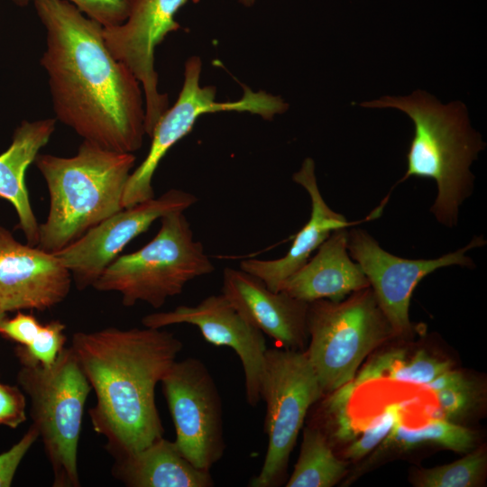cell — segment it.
<instances>
[{
  "mask_svg": "<svg viewBox=\"0 0 487 487\" xmlns=\"http://www.w3.org/2000/svg\"><path fill=\"white\" fill-rule=\"evenodd\" d=\"M31 3L45 30L40 63L55 119L105 149L140 150L146 135L142 87L108 49L104 26L67 0Z\"/></svg>",
  "mask_w": 487,
  "mask_h": 487,
  "instance_id": "1",
  "label": "cell"
},
{
  "mask_svg": "<svg viewBox=\"0 0 487 487\" xmlns=\"http://www.w3.org/2000/svg\"><path fill=\"white\" fill-rule=\"evenodd\" d=\"M70 346L95 392L93 429L115 459L163 436L155 388L183 347L178 337L162 328L107 327L74 333Z\"/></svg>",
  "mask_w": 487,
  "mask_h": 487,
  "instance_id": "2",
  "label": "cell"
},
{
  "mask_svg": "<svg viewBox=\"0 0 487 487\" xmlns=\"http://www.w3.org/2000/svg\"><path fill=\"white\" fill-rule=\"evenodd\" d=\"M133 153L82 141L73 156L39 153L34 164L43 177L50 208L39 225L37 247L55 253L121 210Z\"/></svg>",
  "mask_w": 487,
  "mask_h": 487,
  "instance_id": "3",
  "label": "cell"
},
{
  "mask_svg": "<svg viewBox=\"0 0 487 487\" xmlns=\"http://www.w3.org/2000/svg\"><path fill=\"white\" fill-rule=\"evenodd\" d=\"M362 106L394 107L410 117L414 136L407 153V171L398 183L409 177L434 179L437 196L431 212L446 226L455 225L459 207L472 193L470 166L483 148L469 125L464 106L442 105L422 91L404 97L384 96Z\"/></svg>",
  "mask_w": 487,
  "mask_h": 487,
  "instance_id": "4",
  "label": "cell"
},
{
  "mask_svg": "<svg viewBox=\"0 0 487 487\" xmlns=\"http://www.w3.org/2000/svg\"><path fill=\"white\" fill-rule=\"evenodd\" d=\"M160 221L155 236L141 249L114 260L93 284L95 289L120 293L125 307L144 302L160 308L188 282L215 271L184 212L169 213Z\"/></svg>",
  "mask_w": 487,
  "mask_h": 487,
  "instance_id": "5",
  "label": "cell"
},
{
  "mask_svg": "<svg viewBox=\"0 0 487 487\" xmlns=\"http://www.w3.org/2000/svg\"><path fill=\"white\" fill-rule=\"evenodd\" d=\"M19 387L30 399V417L51 466L54 487L80 486L78 447L91 386L71 346L50 366H22Z\"/></svg>",
  "mask_w": 487,
  "mask_h": 487,
  "instance_id": "6",
  "label": "cell"
},
{
  "mask_svg": "<svg viewBox=\"0 0 487 487\" xmlns=\"http://www.w3.org/2000/svg\"><path fill=\"white\" fill-rule=\"evenodd\" d=\"M307 356L324 393L352 381L364 358L393 333L370 287L345 301L308 303Z\"/></svg>",
  "mask_w": 487,
  "mask_h": 487,
  "instance_id": "7",
  "label": "cell"
},
{
  "mask_svg": "<svg viewBox=\"0 0 487 487\" xmlns=\"http://www.w3.org/2000/svg\"><path fill=\"white\" fill-rule=\"evenodd\" d=\"M323 394L306 352L267 348L261 397L266 404L268 447L261 471L249 486L280 484L307 413Z\"/></svg>",
  "mask_w": 487,
  "mask_h": 487,
  "instance_id": "8",
  "label": "cell"
},
{
  "mask_svg": "<svg viewBox=\"0 0 487 487\" xmlns=\"http://www.w3.org/2000/svg\"><path fill=\"white\" fill-rule=\"evenodd\" d=\"M201 69L202 62L198 56H192L185 62L181 90L174 105L156 124L146 157L132 171L124 191L123 207L154 198L152 179L161 161L176 142L191 131L202 115L222 111L249 112L271 120L288 108L280 97L249 88L238 100L219 102L216 98L215 87L200 86Z\"/></svg>",
  "mask_w": 487,
  "mask_h": 487,
  "instance_id": "9",
  "label": "cell"
},
{
  "mask_svg": "<svg viewBox=\"0 0 487 487\" xmlns=\"http://www.w3.org/2000/svg\"><path fill=\"white\" fill-rule=\"evenodd\" d=\"M161 383L179 450L195 467L209 471L225 443L222 400L208 369L197 358L176 360Z\"/></svg>",
  "mask_w": 487,
  "mask_h": 487,
  "instance_id": "10",
  "label": "cell"
},
{
  "mask_svg": "<svg viewBox=\"0 0 487 487\" xmlns=\"http://www.w3.org/2000/svg\"><path fill=\"white\" fill-rule=\"evenodd\" d=\"M482 236H475L464 247L435 259H406L382 249L366 231H348L347 248L368 280L376 301L393 333L407 334L412 329L409 309L414 289L418 282L437 269L458 265L473 268L465 255L471 249L485 244Z\"/></svg>",
  "mask_w": 487,
  "mask_h": 487,
  "instance_id": "11",
  "label": "cell"
},
{
  "mask_svg": "<svg viewBox=\"0 0 487 487\" xmlns=\"http://www.w3.org/2000/svg\"><path fill=\"white\" fill-rule=\"evenodd\" d=\"M198 200L190 192L169 189L158 198L122 208L55 254L70 272L77 289L92 287L124 248L157 219L171 212H185Z\"/></svg>",
  "mask_w": 487,
  "mask_h": 487,
  "instance_id": "12",
  "label": "cell"
},
{
  "mask_svg": "<svg viewBox=\"0 0 487 487\" xmlns=\"http://www.w3.org/2000/svg\"><path fill=\"white\" fill-rule=\"evenodd\" d=\"M142 323L152 328L176 324L193 325L208 343L231 347L242 363L248 404L255 407L262 400L261 385L267 351L263 333L222 293L210 295L196 306L181 305L172 310L148 314L142 318Z\"/></svg>",
  "mask_w": 487,
  "mask_h": 487,
  "instance_id": "13",
  "label": "cell"
},
{
  "mask_svg": "<svg viewBox=\"0 0 487 487\" xmlns=\"http://www.w3.org/2000/svg\"><path fill=\"white\" fill-rule=\"evenodd\" d=\"M72 277L55 253L22 244L0 225V311H45L69 295Z\"/></svg>",
  "mask_w": 487,
  "mask_h": 487,
  "instance_id": "14",
  "label": "cell"
},
{
  "mask_svg": "<svg viewBox=\"0 0 487 487\" xmlns=\"http://www.w3.org/2000/svg\"><path fill=\"white\" fill-rule=\"evenodd\" d=\"M221 293L282 348L300 351L304 346L308 303L281 290L273 291L259 278L230 267L223 271Z\"/></svg>",
  "mask_w": 487,
  "mask_h": 487,
  "instance_id": "15",
  "label": "cell"
},
{
  "mask_svg": "<svg viewBox=\"0 0 487 487\" xmlns=\"http://www.w3.org/2000/svg\"><path fill=\"white\" fill-rule=\"evenodd\" d=\"M293 180L308 192L311 202V214L306 225L295 235L287 253L278 259H245L240 269L259 278L273 291H280L283 282L302 267L314 251L335 230L354 225L342 214L329 207L317 186L315 163L311 158L304 160L300 169L294 173Z\"/></svg>",
  "mask_w": 487,
  "mask_h": 487,
  "instance_id": "16",
  "label": "cell"
},
{
  "mask_svg": "<svg viewBox=\"0 0 487 487\" xmlns=\"http://www.w3.org/2000/svg\"><path fill=\"white\" fill-rule=\"evenodd\" d=\"M348 227L332 232L313 257L291 274L280 290L307 303L342 301L350 293L370 287L361 267L347 248Z\"/></svg>",
  "mask_w": 487,
  "mask_h": 487,
  "instance_id": "17",
  "label": "cell"
},
{
  "mask_svg": "<svg viewBox=\"0 0 487 487\" xmlns=\"http://www.w3.org/2000/svg\"><path fill=\"white\" fill-rule=\"evenodd\" d=\"M188 0H134L126 21L105 27V41L112 54L137 77L150 78L156 72V47L177 31V12Z\"/></svg>",
  "mask_w": 487,
  "mask_h": 487,
  "instance_id": "18",
  "label": "cell"
},
{
  "mask_svg": "<svg viewBox=\"0 0 487 487\" xmlns=\"http://www.w3.org/2000/svg\"><path fill=\"white\" fill-rule=\"evenodd\" d=\"M56 123L55 118L23 120L13 133L11 144L0 154V198L13 206L18 228L27 244L33 246L38 244L40 224L30 201L25 174L49 142Z\"/></svg>",
  "mask_w": 487,
  "mask_h": 487,
  "instance_id": "19",
  "label": "cell"
},
{
  "mask_svg": "<svg viewBox=\"0 0 487 487\" xmlns=\"http://www.w3.org/2000/svg\"><path fill=\"white\" fill-rule=\"evenodd\" d=\"M113 476L129 487H212L209 471L195 467L175 441L163 436L142 450L115 459Z\"/></svg>",
  "mask_w": 487,
  "mask_h": 487,
  "instance_id": "20",
  "label": "cell"
},
{
  "mask_svg": "<svg viewBox=\"0 0 487 487\" xmlns=\"http://www.w3.org/2000/svg\"><path fill=\"white\" fill-rule=\"evenodd\" d=\"M347 464L338 459L325 433L307 427L294 470L287 487H332L345 475Z\"/></svg>",
  "mask_w": 487,
  "mask_h": 487,
  "instance_id": "21",
  "label": "cell"
},
{
  "mask_svg": "<svg viewBox=\"0 0 487 487\" xmlns=\"http://www.w3.org/2000/svg\"><path fill=\"white\" fill-rule=\"evenodd\" d=\"M451 368L449 361H442L420 350L410 359L403 351L389 352L372 360L354 379L355 387L370 380L389 378L398 381L427 385Z\"/></svg>",
  "mask_w": 487,
  "mask_h": 487,
  "instance_id": "22",
  "label": "cell"
},
{
  "mask_svg": "<svg viewBox=\"0 0 487 487\" xmlns=\"http://www.w3.org/2000/svg\"><path fill=\"white\" fill-rule=\"evenodd\" d=\"M475 443V432L452 421L435 418L417 428L409 427L402 420L399 421L385 438L384 445L407 450L424 444H434L455 452L468 453Z\"/></svg>",
  "mask_w": 487,
  "mask_h": 487,
  "instance_id": "23",
  "label": "cell"
},
{
  "mask_svg": "<svg viewBox=\"0 0 487 487\" xmlns=\"http://www.w3.org/2000/svg\"><path fill=\"white\" fill-rule=\"evenodd\" d=\"M487 465L483 449L469 453L451 464L422 470L414 479L418 487H473L482 480Z\"/></svg>",
  "mask_w": 487,
  "mask_h": 487,
  "instance_id": "24",
  "label": "cell"
},
{
  "mask_svg": "<svg viewBox=\"0 0 487 487\" xmlns=\"http://www.w3.org/2000/svg\"><path fill=\"white\" fill-rule=\"evenodd\" d=\"M66 325L60 320L42 324L41 327L28 345H17L14 354L22 366H50L54 363L64 348L67 337Z\"/></svg>",
  "mask_w": 487,
  "mask_h": 487,
  "instance_id": "25",
  "label": "cell"
},
{
  "mask_svg": "<svg viewBox=\"0 0 487 487\" xmlns=\"http://www.w3.org/2000/svg\"><path fill=\"white\" fill-rule=\"evenodd\" d=\"M402 420L401 408L398 404H391L374 417L366 426L362 436L353 441L345 451V456L350 459H359L389 436L395 425Z\"/></svg>",
  "mask_w": 487,
  "mask_h": 487,
  "instance_id": "26",
  "label": "cell"
},
{
  "mask_svg": "<svg viewBox=\"0 0 487 487\" xmlns=\"http://www.w3.org/2000/svg\"><path fill=\"white\" fill-rule=\"evenodd\" d=\"M20 7L27 6L32 0H11ZM87 17L104 27L117 26L128 18L134 0H67Z\"/></svg>",
  "mask_w": 487,
  "mask_h": 487,
  "instance_id": "27",
  "label": "cell"
},
{
  "mask_svg": "<svg viewBox=\"0 0 487 487\" xmlns=\"http://www.w3.org/2000/svg\"><path fill=\"white\" fill-rule=\"evenodd\" d=\"M439 403L440 415L437 418L454 422L464 418L472 411L479 400V390L475 382H465L435 392Z\"/></svg>",
  "mask_w": 487,
  "mask_h": 487,
  "instance_id": "28",
  "label": "cell"
},
{
  "mask_svg": "<svg viewBox=\"0 0 487 487\" xmlns=\"http://www.w3.org/2000/svg\"><path fill=\"white\" fill-rule=\"evenodd\" d=\"M355 388L352 381L330 392L324 402V412L335 429L334 436L340 441L355 436V428L348 412V403Z\"/></svg>",
  "mask_w": 487,
  "mask_h": 487,
  "instance_id": "29",
  "label": "cell"
},
{
  "mask_svg": "<svg viewBox=\"0 0 487 487\" xmlns=\"http://www.w3.org/2000/svg\"><path fill=\"white\" fill-rule=\"evenodd\" d=\"M38 438V431L31 425L16 444L7 451L0 454V487L12 485L21 462Z\"/></svg>",
  "mask_w": 487,
  "mask_h": 487,
  "instance_id": "30",
  "label": "cell"
},
{
  "mask_svg": "<svg viewBox=\"0 0 487 487\" xmlns=\"http://www.w3.org/2000/svg\"><path fill=\"white\" fill-rule=\"evenodd\" d=\"M26 418V399L23 390L0 382V425L17 428Z\"/></svg>",
  "mask_w": 487,
  "mask_h": 487,
  "instance_id": "31",
  "label": "cell"
},
{
  "mask_svg": "<svg viewBox=\"0 0 487 487\" xmlns=\"http://www.w3.org/2000/svg\"><path fill=\"white\" fill-rule=\"evenodd\" d=\"M41 325L34 315L17 311L14 317H5L1 321L0 335L18 345H28L38 335Z\"/></svg>",
  "mask_w": 487,
  "mask_h": 487,
  "instance_id": "32",
  "label": "cell"
},
{
  "mask_svg": "<svg viewBox=\"0 0 487 487\" xmlns=\"http://www.w3.org/2000/svg\"><path fill=\"white\" fill-rule=\"evenodd\" d=\"M468 378L461 372L452 370L451 368L445 371L433 381L425 385L427 390L434 392L458 386L465 382Z\"/></svg>",
  "mask_w": 487,
  "mask_h": 487,
  "instance_id": "33",
  "label": "cell"
},
{
  "mask_svg": "<svg viewBox=\"0 0 487 487\" xmlns=\"http://www.w3.org/2000/svg\"><path fill=\"white\" fill-rule=\"evenodd\" d=\"M244 6H252L256 0H238Z\"/></svg>",
  "mask_w": 487,
  "mask_h": 487,
  "instance_id": "34",
  "label": "cell"
},
{
  "mask_svg": "<svg viewBox=\"0 0 487 487\" xmlns=\"http://www.w3.org/2000/svg\"><path fill=\"white\" fill-rule=\"evenodd\" d=\"M5 317H6V314L4 313V312H2V311H0V323H1V321H2Z\"/></svg>",
  "mask_w": 487,
  "mask_h": 487,
  "instance_id": "35",
  "label": "cell"
}]
</instances>
